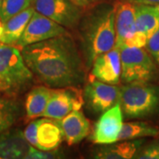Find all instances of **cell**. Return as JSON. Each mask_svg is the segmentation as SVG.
Masks as SVG:
<instances>
[{
	"label": "cell",
	"instance_id": "6da1fadb",
	"mask_svg": "<svg viewBox=\"0 0 159 159\" xmlns=\"http://www.w3.org/2000/svg\"><path fill=\"white\" fill-rule=\"evenodd\" d=\"M21 54L34 78L46 87H80L85 81L86 66L71 34L26 46Z\"/></svg>",
	"mask_w": 159,
	"mask_h": 159
},
{
	"label": "cell",
	"instance_id": "7a4b0ae2",
	"mask_svg": "<svg viewBox=\"0 0 159 159\" xmlns=\"http://www.w3.org/2000/svg\"><path fill=\"white\" fill-rule=\"evenodd\" d=\"M88 11L78 26L87 68L91 67L99 55L111 50L116 43L114 6L103 2Z\"/></svg>",
	"mask_w": 159,
	"mask_h": 159
},
{
	"label": "cell",
	"instance_id": "3957f363",
	"mask_svg": "<svg viewBox=\"0 0 159 159\" xmlns=\"http://www.w3.org/2000/svg\"><path fill=\"white\" fill-rule=\"evenodd\" d=\"M34 75L24 61L21 51L14 45H0V93L14 97L27 89Z\"/></svg>",
	"mask_w": 159,
	"mask_h": 159
},
{
	"label": "cell",
	"instance_id": "277c9868",
	"mask_svg": "<svg viewBox=\"0 0 159 159\" xmlns=\"http://www.w3.org/2000/svg\"><path fill=\"white\" fill-rule=\"evenodd\" d=\"M119 105L126 119H142L159 108V89L148 82H133L120 87Z\"/></svg>",
	"mask_w": 159,
	"mask_h": 159
},
{
	"label": "cell",
	"instance_id": "5b68a950",
	"mask_svg": "<svg viewBox=\"0 0 159 159\" xmlns=\"http://www.w3.org/2000/svg\"><path fill=\"white\" fill-rule=\"evenodd\" d=\"M120 51L121 76L125 83L149 82L156 77L157 66L148 51L143 48L122 47Z\"/></svg>",
	"mask_w": 159,
	"mask_h": 159
},
{
	"label": "cell",
	"instance_id": "8992f818",
	"mask_svg": "<svg viewBox=\"0 0 159 159\" xmlns=\"http://www.w3.org/2000/svg\"><path fill=\"white\" fill-rule=\"evenodd\" d=\"M120 87L89 77L83 90L87 110L95 115L103 113L119 103Z\"/></svg>",
	"mask_w": 159,
	"mask_h": 159
},
{
	"label": "cell",
	"instance_id": "52a82bcc",
	"mask_svg": "<svg viewBox=\"0 0 159 159\" xmlns=\"http://www.w3.org/2000/svg\"><path fill=\"white\" fill-rule=\"evenodd\" d=\"M32 6L34 11L68 29H77L83 16V10L70 0H33Z\"/></svg>",
	"mask_w": 159,
	"mask_h": 159
},
{
	"label": "cell",
	"instance_id": "ba28073f",
	"mask_svg": "<svg viewBox=\"0 0 159 159\" xmlns=\"http://www.w3.org/2000/svg\"><path fill=\"white\" fill-rule=\"evenodd\" d=\"M83 104V91L80 87L51 89V97L43 116L60 120L74 110H80Z\"/></svg>",
	"mask_w": 159,
	"mask_h": 159
},
{
	"label": "cell",
	"instance_id": "9c48e42d",
	"mask_svg": "<svg viewBox=\"0 0 159 159\" xmlns=\"http://www.w3.org/2000/svg\"><path fill=\"white\" fill-rule=\"evenodd\" d=\"M65 34H70L66 28L34 11L21 37L14 46L21 51L26 46Z\"/></svg>",
	"mask_w": 159,
	"mask_h": 159
},
{
	"label": "cell",
	"instance_id": "30bf717a",
	"mask_svg": "<svg viewBox=\"0 0 159 159\" xmlns=\"http://www.w3.org/2000/svg\"><path fill=\"white\" fill-rule=\"evenodd\" d=\"M123 118L124 116L119 103L101 114L93 126L90 135L91 142L98 145L118 142L123 125Z\"/></svg>",
	"mask_w": 159,
	"mask_h": 159
},
{
	"label": "cell",
	"instance_id": "8fae6325",
	"mask_svg": "<svg viewBox=\"0 0 159 159\" xmlns=\"http://www.w3.org/2000/svg\"><path fill=\"white\" fill-rule=\"evenodd\" d=\"M121 76L120 51L115 45L110 51L99 55L91 66L90 76L100 81L118 85Z\"/></svg>",
	"mask_w": 159,
	"mask_h": 159
},
{
	"label": "cell",
	"instance_id": "7c38bea8",
	"mask_svg": "<svg viewBox=\"0 0 159 159\" xmlns=\"http://www.w3.org/2000/svg\"><path fill=\"white\" fill-rule=\"evenodd\" d=\"M115 45L119 48L125 47L126 43L137 32L135 24V6L134 4L120 0L115 6Z\"/></svg>",
	"mask_w": 159,
	"mask_h": 159
},
{
	"label": "cell",
	"instance_id": "4fadbf2b",
	"mask_svg": "<svg viewBox=\"0 0 159 159\" xmlns=\"http://www.w3.org/2000/svg\"><path fill=\"white\" fill-rule=\"evenodd\" d=\"M64 140L73 146L82 142L90 133V123L80 110H74L59 120Z\"/></svg>",
	"mask_w": 159,
	"mask_h": 159
},
{
	"label": "cell",
	"instance_id": "5bb4252c",
	"mask_svg": "<svg viewBox=\"0 0 159 159\" xmlns=\"http://www.w3.org/2000/svg\"><path fill=\"white\" fill-rule=\"evenodd\" d=\"M32 147L20 129L10 128L0 134V159H27Z\"/></svg>",
	"mask_w": 159,
	"mask_h": 159
},
{
	"label": "cell",
	"instance_id": "9a60e30c",
	"mask_svg": "<svg viewBox=\"0 0 159 159\" xmlns=\"http://www.w3.org/2000/svg\"><path fill=\"white\" fill-rule=\"evenodd\" d=\"M64 140L59 120L43 118L39 119L37 127V147L42 150L57 149Z\"/></svg>",
	"mask_w": 159,
	"mask_h": 159
},
{
	"label": "cell",
	"instance_id": "2e32d148",
	"mask_svg": "<svg viewBox=\"0 0 159 159\" xmlns=\"http://www.w3.org/2000/svg\"><path fill=\"white\" fill-rule=\"evenodd\" d=\"M143 143V139H136L101 145L93 153V157L97 159L134 158V156Z\"/></svg>",
	"mask_w": 159,
	"mask_h": 159
},
{
	"label": "cell",
	"instance_id": "e0dca14e",
	"mask_svg": "<svg viewBox=\"0 0 159 159\" xmlns=\"http://www.w3.org/2000/svg\"><path fill=\"white\" fill-rule=\"evenodd\" d=\"M34 12V7L29 6V8L11 16L3 23L4 30L0 37V43L9 45H15L21 37Z\"/></svg>",
	"mask_w": 159,
	"mask_h": 159
},
{
	"label": "cell",
	"instance_id": "ac0fdd59",
	"mask_svg": "<svg viewBox=\"0 0 159 159\" xmlns=\"http://www.w3.org/2000/svg\"><path fill=\"white\" fill-rule=\"evenodd\" d=\"M134 6L137 31L145 34L148 39L159 29V5L134 4Z\"/></svg>",
	"mask_w": 159,
	"mask_h": 159
},
{
	"label": "cell",
	"instance_id": "d6986e66",
	"mask_svg": "<svg viewBox=\"0 0 159 159\" xmlns=\"http://www.w3.org/2000/svg\"><path fill=\"white\" fill-rule=\"evenodd\" d=\"M51 88L36 86L27 94L25 101L26 118L29 120L38 119L43 115L51 97Z\"/></svg>",
	"mask_w": 159,
	"mask_h": 159
},
{
	"label": "cell",
	"instance_id": "ffe728a7",
	"mask_svg": "<svg viewBox=\"0 0 159 159\" xmlns=\"http://www.w3.org/2000/svg\"><path fill=\"white\" fill-rule=\"evenodd\" d=\"M158 135L159 128L155 125L143 121H128L122 125L119 141L136 140L144 137H157Z\"/></svg>",
	"mask_w": 159,
	"mask_h": 159
},
{
	"label": "cell",
	"instance_id": "44dd1931",
	"mask_svg": "<svg viewBox=\"0 0 159 159\" xmlns=\"http://www.w3.org/2000/svg\"><path fill=\"white\" fill-rule=\"evenodd\" d=\"M20 115V105L11 97H0V134L11 128Z\"/></svg>",
	"mask_w": 159,
	"mask_h": 159
},
{
	"label": "cell",
	"instance_id": "7402d4cb",
	"mask_svg": "<svg viewBox=\"0 0 159 159\" xmlns=\"http://www.w3.org/2000/svg\"><path fill=\"white\" fill-rule=\"evenodd\" d=\"M32 3L33 0H4L0 14L1 21L4 23L11 16L32 6Z\"/></svg>",
	"mask_w": 159,
	"mask_h": 159
},
{
	"label": "cell",
	"instance_id": "603a6c76",
	"mask_svg": "<svg viewBox=\"0 0 159 159\" xmlns=\"http://www.w3.org/2000/svg\"><path fill=\"white\" fill-rule=\"evenodd\" d=\"M135 159H159V140L154 141L143 146L137 150L134 156Z\"/></svg>",
	"mask_w": 159,
	"mask_h": 159
},
{
	"label": "cell",
	"instance_id": "cb8c5ba5",
	"mask_svg": "<svg viewBox=\"0 0 159 159\" xmlns=\"http://www.w3.org/2000/svg\"><path fill=\"white\" fill-rule=\"evenodd\" d=\"M145 47L159 69V29L148 38Z\"/></svg>",
	"mask_w": 159,
	"mask_h": 159
},
{
	"label": "cell",
	"instance_id": "d4e9b609",
	"mask_svg": "<svg viewBox=\"0 0 159 159\" xmlns=\"http://www.w3.org/2000/svg\"><path fill=\"white\" fill-rule=\"evenodd\" d=\"M39 119H35L31 120L23 132V135L25 137L26 141L34 148L37 147V127H38Z\"/></svg>",
	"mask_w": 159,
	"mask_h": 159
},
{
	"label": "cell",
	"instance_id": "484cf974",
	"mask_svg": "<svg viewBox=\"0 0 159 159\" xmlns=\"http://www.w3.org/2000/svg\"><path fill=\"white\" fill-rule=\"evenodd\" d=\"M63 155L57 149L55 150H42L32 147L27 159H50L60 158L63 157Z\"/></svg>",
	"mask_w": 159,
	"mask_h": 159
},
{
	"label": "cell",
	"instance_id": "4316f807",
	"mask_svg": "<svg viewBox=\"0 0 159 159\" xmlns=\"http://www.w3.org/2000/svg\"><path fill=\"white\" fill-rule=\"evenodd\" d=\"M70 1L73 2L74 5L79 6L83 11H88L92 7L104 2L103 0H70Z\"/></svg>",
	"mask_w": 159,
	"mask_h": 159
},
{
	"label": "cell",
	"instance_id": "83f0119b",
	"mask_svg": "<svg viewBox=\"0 0 159 159\" xmlns=\"http://www.w3.org/2000/svg\"><path fill=\"white\" fill-rule=\"evenodd\" d=\"M134 4H141V5H159V0H126Z\"/></svg>",
	"mask_w": 159,
	"mask_h": 159
},
{
	"label": "cell",
	"instance_id": "f1b7e54d",
	"mask_svg": "<svg viewBox=\"0 0 159 159\" xmlns=\"http://www.w3.org/2000/svg\"><path fill=\"white\" fill-rule=\"evenodd\" d=\"M3 30H4V25H3V22L0 20V37H1V35L3 34Z\"/></svg>",
	"mask_w": 159,
	"mask_h": 159
},
{
	"label": "cell",
	"instance_id": "f546056e",
	"mask_svg": "<svg viewBox=\"0 0 159 159\" xmlns=\"http://www.w3.org/2000/svg\"><path fill=\"white\" fill-rule=\"evenodd\" d=\"M4 0H0V14H1V9H2V5H3Z\"/></svg>",
	"mask_w": 159,
	"mask_h": 159
},
{
	"label": "cell",
	"instance_id": "4dcf8cb0",
	"mask_svg": "<svg viewBox=\"0 0 159 159\" xmlns=\"http://www.w3.org/2000/svg\"><path fill=\"white\" fill-rule=\"evenodd\" d=\"M1 43H0V45H1Z\"/></svg>",
	"mask_w": 159,
	"mask_h": 159
}]
</instances>
